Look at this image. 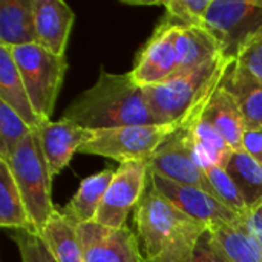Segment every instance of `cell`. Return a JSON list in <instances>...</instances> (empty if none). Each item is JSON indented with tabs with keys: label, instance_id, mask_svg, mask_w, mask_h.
I'll return each instance as SVG.
<instances>
[{
	"label": "cell",
	"instance_id": "ffe728a7",
	"mask_svg": "<svg viewBox=\"0 0 262 262\" xmlns=\"http://www.w3.org/2000/svg\"><path fill=\"white\" fill-rule=\"evenodd\" d=\"M223 55L220 43L204 26H181L177 40V74L192 71Z\"/></svg>",
	"mask_w": 262,
	"mask_h": 262
},
{
	"label": "cell",
	"instance_id": "83f0119b",
	"mask_svg": "<svg viewBox=\"0 0 262 262\" xmlns=\"http://www.w3.org/2000/svg\"><path fill=\"white\" fill-rule=\"evenodd\" d=\"M206 175L213 187L218 201H221L226 207H229L230 210H233L241 216H246L249 213V209L246 206V201L239 189L236 187L235 181L230 178V175L224 167H215V166L207 167Z\"/></svg>",
	"mask_w": 262,
	"mask_h": 262
},
{
	"label": "cell",
	"instance_id": "4dcf8cb0",
	"mask_svg": "<svg viewBox=\"0 0 262 262\" xmlns=\"http://www.w3.org/2000/svg\"><path fill=\"white\" fill-rule=\"evenodd\" d=\"M193 262H230L220 250V247L216 246L215 239L212 238L209 229L206 230V233L201 236L195 255H193Z\"/></svg>",
	"mask_w": 262,
	"mask_h": 262
},
{
	"label": "cell",
	"instance_id": "484cf974",
	"mask_svg": "<svg viewBox=\"0 0 262 262\" xmlns=\"http://www.w3.org/2000/svg\"><path fill=\"white\" fill-rule=\"evenodd\" d=\"M212 0H167L155 2L166 9L158 26H203Z\"/></svg>",
	"mask_w": 262,
	"mask_h": 262
},
{
	"label": "cell",
	"instance_id": "4316f807",
	"mask_svg": "<svg viewBox=\"0 0 262 262\" xmlns=\"http://www.w3.org/2000/svg\"><path fill=\"white\" fill-rule=\"evenodd\" d=\"M32 132L34 129H31L14 109L0 101V158L8 160Z\"/></svg>",
	"mask_w": 262,
	"mask_h": 262
},
{
	"label": "cell",
	"instance_id": "5b68a950",
	"mask_svg": "<svg viewBox=\"0 0 262 262\" xmlns=\"http://www.w3.org/2000/svg\"><path fill=\"white\" fill-rule=\"evenodd\" d=\"M23 78L29 100L40 120L51 121L58 92L61 89L68 61L40 45H26L9 49Z\"/></svg>",
	"mask_w": 262,
	"mask_h": 262
},
{
	"label": "cell",
	"instance_id": "7402d4cb",
	"mask_svg": "<svg viewBox=\"0 0 262 262\" xmlns=\"http://www.w3.org/2000/svg\"><path fill=\"white\" fill-rule=\"evenodd\" d=\"M114 175L115 170L104 169L95 175L84 178L80 183L77 193L63 207V213L68 215L71 220H74L77 224L94 221Z\"/></svg>",
	"mask_w": 262,
	"mask_h": 262
},
{
	"label": "cell",
	"instance_id": "6da1fadb",
	"mask_svg": "<svg viewBox=\"0 0 262 262\" xmlns=\"http://www.w3.org/2000/svg\"><path fill=\"white\" fill-rule=\"evenodd\" d=\"M64 120L92 132L124 126L157 124L144 89L130 72L111 74L101 69L94 86L81 92L64 111Z\"/></svg>",
	"mask_w": 262,
	"mask_h": 262
},
{
	"label": "cell",
	"instance_id": "7a4b0ae2",
	"mask_svg": "<svg viewBox=\"0 0 262 262\" xmlns=\"http://www.w3.org/2000/svg\"><path fill=\"white\" fill-rule=\"evenodd\" d=\"M134 220L144 262H193L196 246L209 229L150 186L137 206Z\"/></svg>",
	"mask_w": 262,
	"mask_h": 262
},
{
	"label": "cell",
	"instance_id": "8992f818",
	"mask_svg": "<svg viewBox=\"0 0 262 262\" xmlns=\"http://www.w3.org/2000/svg\"><path fill=\"white\" fill-rule=\"evenodd\" d=\"M203 26L216 38L223 55L235 63L262 32L261 0H212Z\"/></svg>",
	"mask_w": 262,
	"mask_h": 262
},
{
	"label": "cell",
	"instance_id": "1f68e13d",
	"mask_svg": "<svg viewBox=\"0 0 262 262\" xmlns=\"http://www.w3.org/2000/svg\"><path fill=\"white\" fill-rule=\"evenodd\" d=\"M243 150L262 166V129H247L244 132Z\"/></svg>",
	"mask_w": 262,
	"mask_h": 262
},
{
	"label": "cell",
	"instance_id": "e575fe53",
	"mask_svg": "<svg viewBox=\"0 0 262 262\" xmlns=\"http://www.w3.org/2000/svg\"><path fill=\"white\" fill-rule=\"evenodd\" d=\"M261 3H262V0H261Z\"/></svg>",
	"mask_w": 262,
	"mask_h": 262
},
{
	"label": "cell",
	"instance_id": "d4e9b609",
	"mask_svg": "<svg viewBox=\"0 0 262 262\" xmlns=\"http://www.w3.org/2000/svg\"><path fill=\"white\" fill-rule=\"evenodd\" d=\"M0 226L12 230H34L11 167L3 158H0Z\"/></svg>",
	"mask_w": 262,
	"mask_h": 262
},
{
	"label": "cell",
	"instance_id": "e0dca14e",
	"mask_svg": "<svg viewBox=\"0 0 262 262\" xmlns=\"http://www.w3.org/2000/svg\"><path fill=\"white\" fill-rule=\"evenodd\" d=\"M37 43L32 0L0 2V46L17 48Z\"/></svg>",
	"mask_w": 262,
	"mask_h": 262
},
{
	"label": "cell",
	"instance_id": "7c38bea8",
	"mask_svg": "<svg viewBox=\"0 0 262 262\" xmlns=\"http://www.w3.org/2000/svg\"><path fill=\"white\" fill-rule=\"evenodd\" d=\"M181 26H157L154 35L141 51L130 75L141 88L160 84L175 75L177 40Z\"/></svg>",
	"mask_w": 262,
	"mask_h": 262
},
{
	"label": "cell",
	"instance_id": "ac0fdd59",
	"mask_svg": "<svg viewBox=\"0 0 262 262\" xmlns=\"http://www.w3.org/2000/svg\"><path fill=\"white\" fill-rule=\"evenodd\" d=\"M0 101L14 109L31 129L35 130L43 123L32 107L12 54L5 46H0Z\"/></svg>",
	"mask_w": 262,
	"mask_h": 262
},
{
	"label": "cell",
	"instance_id": "44dd1931",
	"mask_svg": "<svg viewBox=\"0 0 262 262\" xmlns=\"http://www.w3.org/2000/svg\"><path fill=\"white\" fill-rule=\"evenodd\" d=\"M37 235L57 262H84L77 223L63 212L55 210Z\"/></svg>",
	"mask_w": 262,
	"mask_h": 262
},
{
	"label": "cell",
	"instance_id": "ba28073f",
	"mask_svg": "<svg viewBox=\"0 0 262 262\" xmlns=\"http://www.w3.org/2000/svg\"><path fill=\"white\" fill-rule=\"evenodd\" d=\"M150 170L147 161H129L120 164L97 210L95 223L111 227H126L127 216L146 193Z\"/></svg>",
	"mask_w": 262,
	"mask_h": 262
},
{
	"label": "cell",
	"instance_id": "5bb4252c",
	"mask_svg": "<svg viewBox=\"0 0 262 262\" xmlns=\"http://www.w3.org/2000/svg\"><path fill=\"white\" fill-rule=\"evenodd\" d=\"M37 45L55 55H64L75 14L63 0H32Z\"/></svg>",
	"mask_w": 262,
	"mask_h": 262
},
{
	"label": "cell",
	"instance_id": "d6a6232c",
	"mask_svg": "<svg viewBox=\"0 0 262 262\" xmlns=\"http://www.w3.org/2000/svg\"><path fill=\"white\" fill-rule=\"evenodd\" d=\"M243 227L246 232L256 241V244L261 247L262 250V213L259 209L249 212L243 218Z\"/></svg>",
	"mask_w": 262,
	"mask_h": 262
},
{
	"label": "cell",
	"instance_id": "9c48e42d",
	"mask_svg": "<svg viewBox=\"0 0 262 262\" xmlns=\"http://www.w3.org/2000/svg\"><path fill=\"white\" fill-rule=\"evenodd\" d=\"M149 186L183 213L206 224L209 229L220 224H235L243 220L241 215L235 213L215 196L201 189L184 186L155 173L149 175Z\"/></svg>",
	"mask_w": 262,
	"mask_h": 262
},
{
	"label": "cell",
	"instance_id": "30bf717a",
	"mask_svg": "<svg viewBox=\"0 0 262 262\" xmlns=\"http://www.w3.org/2000/svg\"><path fill=\"white\" fill-rule=\"evenodd\" d=\"M147 164L150 173L184 186L201 189L215 196L206 170L195 160L190 143L183 129H178L173 135H170L147 160Z\"/></svg>",
	"mask_w": 262,
	"mask_h": 262
},
{
	"label": "cell",
	"instance_id": "277c9868",
	"mask_svg": "<svg viewBox=\"0 0 262 262\" xmlns=\"http://www.w3.org/2000/svg\"><path fill=\"white\" fill-rule=\"evenodd\" d=\"M6 161L20 190L34 232L40 233L57 209L52 203V175L37 134L32 132L23 140Z\"/></svg>",
	"mask_w": 262,
	"mask_h": 262
},
{
	"label": "cell",
	"instance_id": "52a82bcc",
	"mask_svg": "<svg viewBox=\"0 0 262 262\" xmlns=\"http://www.w3.org/2000/svg\"><path fill=\"white\" fill-rule=\"evenodd\" d=\"M172 124H141L95 130L92 138L83 144L80 154L98 155L118 161H147L157 149L175 132Z\"/></svg>",
	"mask_w": 262,
	"mask_h": 262
},
{
	"label": "cell",
	"instance_id": "f546056e",
	"mask_svg": "<svg viewBox=\"0 0 262 262\" xmlns=\"http://www.w3.org/2000/svg\"><path fill=\"white\" fill-rule=\"evenodd\" d=\"M235 64L247 71L262 83V32L247 45Z\"/></svg>",
	"mask_w": 262,
	"mask_h": 262
},
{
	"label": "cell",
	"instance_id": "d6986e66",
	"mask_svg": "<svg viewBox=\"0 0 262 262\" xmlns=\"http://www.w3.org/2000/svg\"><path fill=\"white\" fill-rule=\"evenodd\" d=\"M238 101L247 129H262V83L233 64L221 81Z\"/></svg>",
	"mask_w": 262,
	"mask_h": 262
},
{
	"label": "cell",
	"instance_id": "cb8c5ba5",
	"mask_svg": "<svg viewBox=\"0 0 262 262\" xmlns=\"http://www.w3.org/2000/svg\"><path fill=\"white\" fill-rule=\"evenodd\" d=\"M244 218V216H243ZM216 246L230 262H262V250L243 227V220L235 224H220L209 229Z\"/></svg>",
	"mask_w": 262,
	"mask_h": 262
},
{
	"label": "cell",
	"instance_id": "603a6c76",
	"mask_svg": "<svg viewBox=\"0 0 262 262\" xmlns=\"http://www.w3.org/2000/svg\"><path fill=\"white\" fill-rule=\"evenodd\" d=\"M227 173L239 189L249 212L262 206V166L247 152L236 150L230 155L226 166Z\"/></svg>",
	"mask_w": 262,
	"mask_h": 262
},
{
	"label": "cell",
	"instance_id": "4fadbf2b",
	"mask_svg": "<svg viewBox=\"0 0 262 262\" xmlns=\"http://www.w3.org/2000/svg\"><path fill=\"white\" fill-rule=\"evenodd\" d=\"M40 140L52 177L58 175L71 161L72 155L86 144L94 132L64 118L58 121H45L34 130Z\"/></svg>",
	"mask_w": 262,
	"mask_h": 262
},
{
	"label": "cell",
	"instance_id": "9a60e30c",
	"mask_svg": "<svg viewBox=\"0 0 262 262\" xmlns=\"http://www.w3.org/2000/svg\"><path fill=\"white\" fill-rule=\"evenodd\" d=\"M201 115L216 129L233 152L243 150V137L247 130L246 121L238 101L224 86L216 88Z\"/></svg>",
	"mask_w": 262,
	"mask_h": 262
},
{
	"label": "cell",
	"instance_id": "8fae6325",
	"mask_svg": "<svg viewBox=\"0 0 262 262\" xmlns=\"http://www.w3.org/2000/svg\"><path fill=\"white\" fill-rule=\"evenodd\" d=\"M84 262H144L137 235L126 226L104 227L95 221L77 224Z\"/></svg>",
	"mask_w": 262,
	"mask_h": 262
},
{
	"label": "cell",
	"instance_id": "f1b7e54d",
	"mask_svg": "<svg viewBox=\"0 0 262 262\" xmlns=\"http://www.w3.org/2000/svg\"><path fill=\"white\" fill-rule=\"evenodd\" d=\"M11 239H14L18 247L21 262H57L34 230H14Z\"/></svg>",
	"mask_w": 262,
	"mask_h": 262
},
{
	"label": "cell",
	"instance_id": "3957f363",
	"mask_svg": "<svg viewBox=\"0 0 262 262\" xmlns=\"http://www.w3.org/2000/svg\"><path fill=\"white\" fill-rule=\"evenodd\" d=\"M233 64L232 60L220 55L160 84L143 88L157 124H172L181 129L207 104Z\"/></svg>",
	"mask_w": 262,
	"mask_h": 262
},
{
	"label": "cell",
	"instance_id": "2e32d148",
	"mask_svg": "<svg viewBox=\"0 0 262 262\" xmlns=\"http://www.w3.org/2000/svg\"><path fill=\"white\" fill-rule=\"evenodd\" d=\"M203 109L198 111L181 129L187 135L195 160L204 170L212 166L226 169L233 150L216 129L201 115Z\"/></svg>",
	"mask_w": 262,
	"mask_h": 262
},
{
	"label": "cell",
	"instance_id": "836d02e7",
	"mask_svg": "<svg viewBox=\"0 0 262 262\" xmlns=\"http://www.w3.org/2000/svg\"><path fill=\"white\" fill-rule=\"evenodd\" d=\"M259 210H261V213H262V206H261V207H259Z\"/></svg>",
	"mask_w": 262,
	"mask_h": 262
}]
</instances>
